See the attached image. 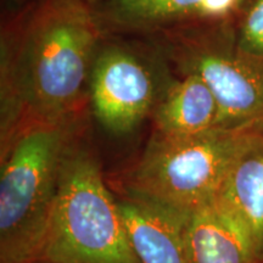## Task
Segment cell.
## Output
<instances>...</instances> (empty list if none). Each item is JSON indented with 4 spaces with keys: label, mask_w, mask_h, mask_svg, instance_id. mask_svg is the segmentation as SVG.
Here are the masks:
<instances>
[{
    "label": "cell",
    "mask_w": 263,
    "mask_h": 263,
    "mask_svg": "<svg viewBox=\"0 0 263 263\" xmlns=\"http://www.w3.org/2000/svg\"><path fill=\"white\" fill-rule=\"evenodd\" d=\"M100 35L84 0H48L33 15L3 57L2 146L25 123L78 117Z\"/></svg>",
    "instance_id": "cell-1"
},
{
    "label": "cell",
    "mask_w": 263,
    "mask_h": 263,
    "mask_svg": "<svg viewBox=\"0 0 263 263\" xmlns=\"http://www.w3.org/2000/svg\"><path fill=\"white\" fill-rule=\"evenodd\" d=\"M77 118L22 124L0 167V263H32L60 188Z\"/></svg>",
    "instance_id": "cell-2"
},
{
    "label": "cell",
    "mask_w": 263,
    "mask_h": 263,
    "mask_svg": "<svg viewBox=\"0 0 263 263\" xmlns=\"http://www.w3.org/2000/svg\"><path fill=\"white\" fill-rule=\"evenodd\" d=\"M263 145V128H212L186 137L155 133L128 173L126 195L179 215L215 197L230 171Z\"/></svg>",
    "instance_id": "cell-3"
},
{
    "label": "cell",
    "mask_w": 263,
    "mask_h": 263,
    "mask_svg": "<svg viewBox=\"0 0 263 263\" xmlns=\"http://www.w3.org/2000/svg\"><path fill=\"white\" fill-rule=\"evenodd\" d=\"M32 263H143L99 162L77 143L65 159L57 201Z\"/></svg>",
    "instance_id": "cell-4"
},
{
    "label": "cell",
    "mask_w": 263,
    "mask_h": 263,
    "mask_svg": "<svg viewBox=\"0 0 263 263\" xmlns=\"http://www.w3.org/2000/svg\"><path fill=\"white\" fill-rule=\"evenodd\" d=\"M166 41L179 73L196 74L212 90L216 128H263V58L223 49L192 27L168 33Z\"/></svg>",
    "instance_id": "cell-5"
},
{
    "label": "cell",
    "mask_w": 263,
    "mask_h": 263,
    "mask_svg": "<svg viewBox=\"0 0 263 263\" xmlns=\"http://www.w3.org/2000/svg\"><path fill=\"white\" fill-rule=\"evenodd\" d=\"M168 81L129 49H99L88 81L91 110L106 130L130 133L153 112Z\"/></svg>",
    "instance_id": "cell-6"
},
{
    "label": "cell",
    "mask_w": 263,
    "mask_h": 263,
    "mask_svg": "<svg viewBox=\"0 0 263 263\" xmlns=\"http://www.w3.org/2000/svg\"><path fill=\"white\" fill-rule=\"evenodd\" d=\"M182 238L189 263H257L248 228L217 197L182 215Z\"/></svg>",
    "instance_id": "cell-7"
},
{
    "label": "cell",
    "mask_w": 263,
    "mask_h": 263,
    "mask_svg": "<svg viewBox=\"0 0 263 263\" xmlns=\"http://www.w3.org/2000/svg\"><path fill=\"white\" fill-rule=\"evenodd\" d=\"M130 242L143 263H189L182 215L128 195L117 200Z\"/></svg>",
    "instance_id": "cell-8"
},
{
    "label": "cell",
    "mask_w": 263,
    "mask_h": 263,
    "mask_svg": "<svg viewBox=\"0 0 263 263\" xmlns=\"http://www.w3.org/2000/svg\"><path fill=\"white\" fill-rule=\"evenodd\" d=\"M170 80L154 107L155 133L186 137L216 128L218 106L212 90L196 74Z\"/></svg>",
    "instance_id": "cell-9"
},
{
    "label": "cell",
    "mask_w": 263,
    "mask_h": 263,
    "mask_svg": "<svg viewBox=\"0 0 263 263\" xmlns=\"http://www.w3.org/2000/svg\"><path fill=\"white\" fill-rule=\"evenodd\" d=\"M100 16L121 29L170 31L210 20L209 0H105Z\"/></svg>",
    "instance_id": "cell-10"
},
{
    "label": "cell",
    "mask_w": 263,
    "mask_h": 263,
    "mask_svg": "<svg viewBox=\"0 0 263 263\" xmlns=\"http://www.w3.org/2000/svg\"><path fill=\"white\" fill-rule=\"evenodd\" d=\"M216 197L244 223L263 258V145L235 163Z\"/></svg>",
    "instance_id": "cell-11"
},
{
    "label": "cell",
    "mask_w": 263,
    "mask_h": 263,
    "mask_svg": "<svg viewBox=\"0 0 263 263\" xmlns=\"http://www.w3.org/2000/svg\"><path fill=\"white\" fill-rule=\"evenodd\" d=\"M236 47L251 57L263 58V0H256L246 14Z\"/></svg>",
    "instance_id": "cell-12"
},
{
    "label": "cell",
    "mask_w": 263,
    "mask_h": 263,
    "mask_svg": "<svg viewBox=\"0 0 263 263\" xmlns=\"http://www.w3.org/2000/svg\"><path fill=\"white\" fill-rule=\"evenodd\" d=\"M14 2H16V3H22V2H25V0H14Z\"/></svg>",
    "instance_id": "cell-13"
}]
</instances>
